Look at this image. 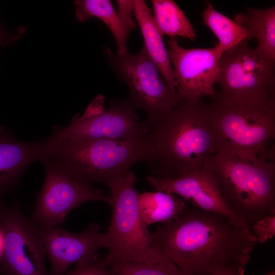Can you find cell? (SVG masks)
Returning <instances> with one entry per match:
<instances>
[{
    "mask_svg": "<svg viewBox=\"0 0 275 275\" xmlns=\"http://www.w3.org/2000/svg\"><path fill=\"white\" fill-rule=\"evenodd\" d=\"M153 236L184 275H244L257 243L248 226L188 205Z\"/></svg>",
    "mask_w": 275,
    "mask_h": 275,
    "instance_id": "cell-1",
    "label": "cell"
},
{
    "mask_svg": "<svg viewBox=\"0 0 275 275\" xmlns=\"http://www.w3.org/2000/svg\"><path fill=\"white\" fill-rule=\"evenodd\" d=\"M150 132L153 153L147 163L155 177L173 179L202 169L218 151L209 103L203 97L183 99Z\"/></svg>",
    "mask_w": 275,
    "mask_h": 275,
    "instance_id": "cell-2",
    "label": "cell"
},
{
    "mask_svg": "<svg viewBox=\"0 0 275 275\" xmlns=\"http://www.w3.org/2000/svg\"><path fill=\"white\" fill-rule=\"evenodd\" d=\"M203 168L213 176L229 208L250 228L275 215L274 158L218 151Z\"/></svg>",
    "mask_w": 275,
    "mask_h": 275,
    "instance_id": "cell-3",
    "label": "cell"
},
{
    "mask_svg": "<svg viewBox=\"0 0 275 275\" xmlns=\"http://www.w3.org/2000/svg\"><path fill=\"white\" fill-rule=\"evenodd\" d=\"M47 139L45 157H50L79 180L92 185L105 184L131 170L135 164L148 163L153 146L151 134L140 141Z\"/></svg>",
    "mask_w": 275,
    "mask_h": 275,
    "instance_id": "cell-4",
    "label": "cell"
},
{
    "mask_svg": "<svg viewBox=\"0 0 275 275\" xmlns=\"http://www.w3.org/2000/svg\"><path fill=\"white\" fill-rule=\"evenodd\" d=\"M218 151L272 157L275 100L238 97L216 92L209 103Z\"/></svg>",
    "mask_w": 275,
    "mask_h": 275,
    "instance_id": "cell-5",
    "label": "cell"
},
{
    "mask_svg": "<svg viewBox=\"0 0 275 275\" xmlns=\"http://www.w3.org/2000/svg\"><path fill=\"white\" fill-rule=\"evenodd\" d=\"M135 180V175L130 170L105 184L111 190L112 208L105 233L108 251L105 260L109 266L143 259L154 240L140 213Z\"/></svg>",
    "mask_w": 275,
    "mask_h": 275,
    "instance_id": "cell-6",
    "label": "cell"
},
{
    "mask_svg": "<svg viewBox=\"0 0 275 275\" xmlns=\"http://www.w3.org/2000/svg\"><path fill=\"white\" fill-rule=\"evenodd\" d=\"M106 54L121 78L129 89V101L134 107L146 111L144 122L149 131L164 116L182 101L176 89L165 80L148 56L144 47L138 53Z\"/></svg>",
    "mask_w": 275,
    "mask_h": 275,
    "instance_id": "cell-7",
    "label": "cell"
},
{
    "mask_svg": "<svg viewBox=\"0 0 275 275\" xmlns=\"http://www.w3.org/2000/svg\"><path fill=\"white\" fill-rule=\"evenodd\" d=\"M150 133L140 121L135 107L128 100L112 101L104 107V97L99 95L89 105L84 113L76 114L63 127H54L50 135L54 140L106 139L140 141Z\"/></svg>",
    "mask_w": 275,
    "mask_h": 275,
    "instance_id": "cell-8",
    "label": "cell"
},
{
    "mask_svg": "<svg viewBox=\"0 0 275 275\" xmlns=\"http://www.w3.org/2000/svg\"><path fill=\"white\" fill-rule=\"evenodd\" d=\"M41 162L45 168L44 181L30 219L39 229L59 226L71 211L84 203L109 204V195L79 180L56 160L45 157Z\"/></svg>",
    "mask_w": 275,
    "mask_h": 275,
    "instance_id": "cell-9",
    "label": "cell"
},
{
    "mask_svg": "<svg viewBox=\"0 0 275 275\" xmlns=\"http://www.w3.org/2000/svg\"><path fill=\"white\" fill-rule=\"evenodd\" d=\"M275 60L243 41L222 54L216 84L221 93L275 100Z\"/></svg>",
    "mask_w": 275,
    "mask_h": 275,
    "instance_id": "cell-10",
    "label": "cell"
},
{
    "mask_svg": "<svg viewBox=\"0 0 275 275\" xmlns=\"http://www.w3.org/2000/svg\"><path fill=\"white\" fill-rule=\"evenodd\" d=\"M0 232L2 275H48L39 229L25 217L18 204L6 205L0 199Z\"/></svg>",
    "mask_w": 275,
    "mask_h": 275,
    "instance_id": "cell-11",
    "label": "cell"
},
{
    "mask_svg": "<svg viewBox=\"0 0 275 275\" xmlns=\"http://www.w3.org/2000/svg\"><path fill=\"white\" fill-rule=\"evenodd\" d=\"M167 44L181 99L213 96L223 52L216 45L208 48H184L177 37L171 38Z\"/></svg>",
    "mask_w": 275,
    "mask_h": 275,
    "instance_id": "cell-12",
    "label": "cell"
},
{
    "mask_svg": "<svg viewBox=\"0 0 275 275\" xmlns=\"http://www.w3.org/2000/svg\"><path fill=\"white\" fill-rule=\"evenodd\" d=\"M39 229L50 261V275H65L72 264L91 259L100 249L108 248L106 234L101 232L97 223L90 224L78 233L59 226Z\"/></svg>",
    "mask_w": 275,
    "mask_h": 275,
    "instance_id": "cell-13",
    "label": "cell"
},
{
    "mask_svg": "<svg viewBox=\"0 0 275 275\" xmlns=\"http://www.w3.org/2000/svg\"><path fill=\"white\" fill-rule=\"evenodd\" d=\"M146 179L156 191L177 195L194 208L225 215L239 224L247 226L227 206L213 176L205 168L173 179L148 176Z\"/></svg>",
    "mask_w": 275,
    "mask_h": 275,
    "instance_id": "cell-14",
    "label": "cell"
},
{
    "mask_svg": "<svg viewBox=\"0 0 275 275\" xmlns=\"http://www.w3.org/2000/svg\"><path fill=\"white\" fill-rule=\"evenodd\" d=\"M47 139L22 142L0 134V194L13 188L25 169L45 156Z\"/></svg>",
    "mask_w": 275,
    "mask_h": 275,
    "instance_id": "cell-15",
    "label": "cell"
},
{
    "mask_svg": "<svg viewBox=\"0 0 275 275\" xmlns=\"http://www.w3.org/2000/svg\"><path fill=\"white\" fill-rule=\"evenodd\" d=\"M133 13L141 31L144 40L143 46L148 56L168 83L176 89L175 73L162 36L157 30L146 2L134 0Z\"/></svg>",
    "mask_w": 275,
    "mask_h": 275,
    "instance_id": "cell-16",
    "label": "cell"
},
{
    "mask_svg": "<svg viewBox=\"0 0 275 275\" xmlns=\"http://www.w3.org/2000/svg\"><path fill=\"white\" fill-rule=\"evenodd\" d=\"M236 22L245 27L249 40L256 39L259 51L275 60V7L265 9L248 7L245 12L236 14Z\"/></svg>",
    "mask_w": 275,
    "mask_h": 275,
    "instance_id": "cell-17",
    "label": "cell"
},
{
    "mask_svg": "<svg viewBox=\"0 0 275 275\" xmlns=\"http://www.w3.org/2000/svg\"><path fill=\"white\" fill-rule=\"evenodd\" d=\"M75 17L85 22L95 17L102 20L108 27L116 42L118 53L123 55L128 51L126 43L129 33L119 18L117 11L109 0H78L75 2Z\"/></svg>",
    "mask_w": 275,
    "mask_h": 275,
    "instance_id": "cell-18",
    "label": "cell"
},
{
    "mask_svg": "<svg viewBox=\"0 0 275 275\" xmlns=\"http://www.w3.org/2000/svg\"><path fill=\"white\" fill-rule=\"evenodd\" d=\"M138 201L141 215L147 226L171 221L187 206V203L177 195L156 190L139 193Z\"/></svg>",
    "mask_w": 275,
    "mask_h": 275,
    "instance_id": "cell-19",
    "label": "cell"
},
{
    "mask_svg": "<svg viewBox=\"0 0 275 275\" xmlns=\"http://www.w3.org/2000/svg\"><path fill=\"white\" fill-rule=\"evenodd\" d=\"M109 267L114 275H184L154 239L143 259L128 261Z\"/></svg>",
    "mask_w": 275,
    "mask_h": 275,
    "instance_id": "cell-20",
    "label": "cell"
},
{
    "mask_svg": "<svg viewBox=\"0 0 275 275\" xmlns=\"http://www.w3.org/2000/svg\"><path fill=\"white\" fill-rule=\"evenodd\" d=\"M152 15L160 34L171 38L180 36L194 40L196 31L183 11L172 0H152Z\"/></svg>",
    "mask_w": 275,
    "mask_h": 275,
    "instance_id": "cell-21",
    "label": "cell"
},
{
    "mask_svg": "<svg viewBox=\"0 0 275 275\" xmlns=\"http://www.w3.org/2000/svg\"><path fill=\"white\" fill-rule=\"evenodd\" d=\"M202 18L203 23L217 38L216 45L223 52L243 41H249L246 28L218 12L209 1L203 11Z\"/></svg>",
    "mask_w": 275,
    "mask_h": 275,
    "instance_id": "cell-22",
    "label": "cell"
},
{
    "mask_svg": "<svg viewBox=\"0 0 275 275\" xmlns=\"http://www.w3.org/2000/svg\"><path fill=\"white\" fill-rule=\"evenodd\" d=\"M65 275H114L105 259L94 258L76 264Z\"/></svg>",
    "mask_w": 275,
    "mask_h": 275,
    "instance_id": "cell-23",
    "label": "cell"
},
{
    "mask_svg": "<svg viewBox=\"0 0 275 275\" xmlns=\"http://www.w3.org/2000/svg\"><path fill=\"white\" fill-rule=\"evenodd\" d=\"M251 233L257 243H264L275 237V215L264 216L250 227Z\"/></svg>",
    "mask_w": 275,
    "mask_h": 275,
    "instance_id": "cell-24",
    "label": "cell"
},
{
    "mask_svg": "<svg viewBox=\"0 0 275 275\" xmlns=\"http://www.w3.org/2000/svg\"><path fill=\"white\" fill-rule=\"evenodd\" d=\"M133 2V1H116L118 7L117 11L118 15L129 33L136 26L132 18Z\"/></svg>",
    "mask_w": 275,
    "mask_h": 275,
    "instance_id": "cell-25",
    "label": "cell"
},
{
    "mask_svg": "<svg viewBox=\"0 0 275 275\" xmlns=\"http://www.w3.org/2000/svg\"><path fill=\"white\" fill-rule=\"evenodd\" d=\"M3 253V239L1 233L0 232V260L1 259Z\"/></svg>",
    "mask_w": 275,
    "mask_h": 275,
    "instance_id": "cell-26",
    "label": "cell"
},
{
    "mask_svg": "<svg viewBox=\"0 0 275 275\" xmlns=\"http://www.w3.org/2000/svg\"><path fill=\"white\" fill-rule=\"evenodd\" d=\"M264 275H275V272L274 271H272Z\"/></svg>",
    "mask_w": 275,
    "mask_h": 275,
    "instance_id": "cell-27",
    "label": "cell"
},
{
    "mask_svg": "<svg viewBox=\"0 0 275 275\" xmlns=\"http://www.w3.org/2000/svg\"><path fill=\"white\" fill-rule=\"evenodd\" d=\"M4 132L3 129L2 128L0 127V134Z\"/></svg>",
    "mask_w": 275,
    "mask_h": 275,
    "instance_id": "cell-28",
    "label": "cell"
}]
</instances>
